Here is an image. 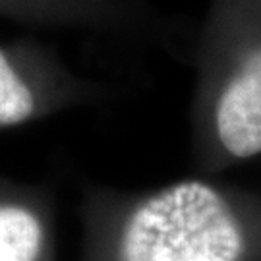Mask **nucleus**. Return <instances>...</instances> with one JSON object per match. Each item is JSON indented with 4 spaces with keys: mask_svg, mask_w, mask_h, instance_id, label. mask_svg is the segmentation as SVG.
I'll use <instances>...</instances> for the list:
<instances>
[{
    "mask_svg": "<svg viewBox=\"0 0 261 261\" xmlns=\"http://www.w3.org/2000/svg\"><path fill=\"white\" fill-rule=\"evenodd\" d=\"M244 234L215 188L188 180L143 201L124 228L120 261H240Z\"/></svg>",
    "mask_w": 261,
    "mask_h": 261,
    "instance_id": "f257e3e1",
    "label": "nucleus"
},
{
    "mask_svg": "<svg viewBox=\"0 0 261 261\" xmlns=\"http://www.w3.org/2000/svg\"><path fill=\"white\" fill-rule=\"evenodd\" d=\"M217 134L238 159L261 153V47L242 60L217 103Z\"/></svg>",
    "mask_w": 261,
    "mask_h": 261,
    "instance_id": "f03ea898",
    "label": "nucleus"
},
{
    "mask_svg": "<svg viewBox=\"0 0 261 261\" xmlns=\"http://www.w3.org/2000/svg\"><path fill=\"white\" fill-rule=\"evenodd\" d=\"M43 226L23 207H0V261H37Z\"/></svg>",
    "mask_w": 261,
    "mask_h": 261,
    "instance_id": "7ed1b4c3",
    "label": "nucleus"
},
{
    "mask_svg": "<svg viewBox=\"0 0 261 261\" xmlns=\"http://www.w3.org/2000/svg\"><path fill=\"white\" fill-rule=\"evenodd\" d=\"M35 112V99L10 62L8 55L0 48V128L21 124Z\"/></svg>",
    "mask_w": 261,
    "mask_h": 261,
    "instance_id": "20e7f679",
    "label": "nucleus"
}]
</instances>
